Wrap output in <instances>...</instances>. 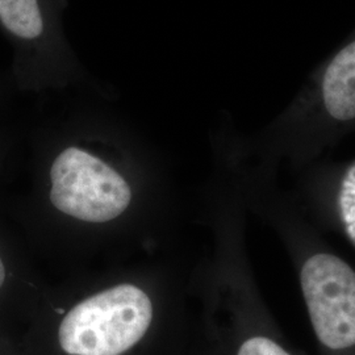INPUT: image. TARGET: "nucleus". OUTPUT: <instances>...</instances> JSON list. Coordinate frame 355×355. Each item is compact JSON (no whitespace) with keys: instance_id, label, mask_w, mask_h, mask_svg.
<instances>
[{"instance_id":"nucleus-1","label":"nucleus","mask_w":355,"mask_h":355,"mask_svg":"<svg viewBox=\"0 0 355 355\" xmlns=\"http://www.w3.org/2000/svg\"><path fill=\"white\" fill-rule=\"evenodd\" d=\"M152 320L149 296L121 284L76 305L62 320L58 340L69 355H121L146 334Z\"/></svg>"},{"instance_id":"nucleus-2","label":"nucleus","mask_w":355,"mask_h":355,"mask_svg":"<svg viewBox=\"0 0 355 355\" xmlns=\"http://www.w3.org/2000/svg\"><path fill=\"white\" fill-rule=\"evenodd\" d=\"M51 200L66 215L105 223L121 215L132 199L125 179L94 154L67 148L51 168Z\"/></svg>"},{"instance_id":"nucleus-3","label":"nucleus","mask_w":355,"mask_h":355,"mask_svg":"<svg viewBox=\"0 0 355 355\" xmlns=\"http://www.w3.org/2000/svg\"><path fill=\"white\" fill-rule=\"evenodd\" d=\"M302 290L318 343L336 354L355 352V272L331 254H316L302 268Z\"/></svg>"},{"instance_id":"nucleus-4","label":"nucleus","mask_w":355,"mask_h":355,"mask_svg":"<svg viewBox=\"0 0 355 355\" xmlns=\"http://www.w3.org/2000/svg\"><path fill=\"white\" fill-rule=\"evenodd\" d=\"M322 101L333 119H355V41L345 46L327 67L322 78Z\"/></svg>"},{"instance_id":"nucleus-5","label":"nucleus","mask_w":355,"mask_h":355,"mask_svg":"<svg viewBox=\"0 0 355 355\" xmlns=\"http://www.w3.org/2000/svg\"><path fill=\"white\" fill-rule=\"evenodd\" d=\"M338 207L346 234L355 245V164L343 177L338 193Z\"/></svg>"},{"instance_id":"nucleus-6","label":"nucleus","mask_w":355,"mask_h":355,"mask_svg":"<svg viewBox=\"0 0 355 355\" xmlns=\"http://www.w3.org/2000/svg\"><path fill=\"white\" fill-rule=\"evenodd\" d=\"M4 279H6V268H4V263H3V261L0 258V288H1L3 283H4Z\"/></svg>"}]
</instances>
